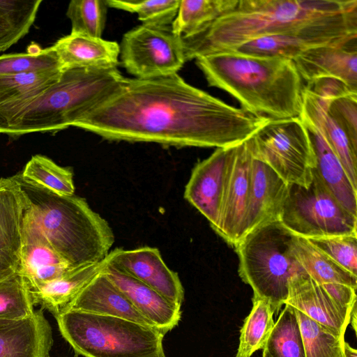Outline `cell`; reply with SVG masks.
Instances as JSON below:
<instances>
[{
    "mask_svg": "<svg viewBox=\"0 0 357 357\" xmlns=\"http://www.w3.org/2000/svg\"><path fill=\"white\" fill-rule=\"evenodd\" d=\"M279 220L293 234L306 239L357 235V216L339 202L315 169L307 187L289 184Z\"/></svg>",
    "mask_w": 357,
    "mask_h": 357,
    "instance_id": "8",
    "label": "cell"
},
{
    "mask_svg": "<svg viewBox=\"0 0 357 357\" xmlns=\"http://www.w3.org/2000/svg\"><path fill=\"white\" fill-rule=\"evenodd\" d=\"M238 0H181L171 27L182 38L198 33L207 25L232 10Z\"/></svg>",
    "mask_w": 357,
    "mask_h": 357,
    "instance_id": "28",
    "label": "cell"
},
{
    "mask_svg": "<svg viewBox=\"0 0 357 357\" xmlns=\"http://www.w3.org/2000/svg\"><path fill=\"white\" fill-rule=\"evenodd\" d=\"M285 304L343 336L353 310L341 307L302 267L289 280Z\"/></svg>",
    "mask_w": 357,
    "mask_h": 357,
    "instance_id": "15",
    "label": "cell"
},
{
    "mask_svg": "<svg viewBox=\"0 0 357 357\" xmlns=\"http://www.w3.org/2000/svg\"><path fill=\"white\" fill-rule=\"evenodd\" d=\"M102 271L135 309L164 335L177 326L181 315L180 305L104 259Z\"/></svg>",
    "mask_w": 357,
    "mask_h": 357,
    "instance_id": "18",
    "label": "cell"
},
{
    "mask_svg": "<svg viewBox=\"0 0 357 357\" xmlns=\"http://www.w3.org/2000/svg\"><path fill=\"white\" fill-rule=\"evenodd\" d=\"M328 111L357 148V93L339 97L328 102Z\"/></svg>",
    "mask_w": 357,
    "mask_h": 357,
    "instance_id": "39",
    "label": "cell"
},
{
    "mask_svg": "<svg viewBox=\"0 0 357 357\" xmlns=\"http://www.w3.org/2000/svg\"><path fill=\"white\" fill-rule=\"evenodd\" d=\"M56 319L63 337L84 357H165V335L153 327L73 310Z\"/></svg>",
    "mask_w": 357,
    "mask_h": 357,
    "instance_id": "6",
    "label": "cell"
},
{
    "mask_svg": "<svg viewBox=\"0 0 357 357\" xmlns=\"http://www.w3.org/2000/svg\"><path fill=\"white\" fill-rule=\"evenodd\" d=\"M195 61L209 86L246 111L269 120L299 118L305 84L292 60L227 51Z\"/></svg>",
    "mask_w": 357,
    "mask_h": 357,
    "instance_id": "3",
    "label": "cell"
},
{
    "mask_svg": "<svg viewBox=\"0 0 357 357\" xmlns=\"http://www.w3.org/2000/svg\"><path fill=\"white\" fill-rule=\"evenodd\" d=\"M236 146L218 148L193 168L185 185L184 197L216 230L227 181Z\"/></svg>",
    "mask_w": 357,
    "mask_h": 357,
    "instance_id": "11",
    "label": "cell"
},
{
    "mask_svg": "<svg viewBox=\"0 0 357 357\" xmlns=\"http://www.w3.org/2000/svg\"><path fill=\"white\" fill-rule=\"evenodd\" d=\"M62 68L117 67L119 45L114 41L70 33L53 45Z\"/></svg>",
    "mask_w": 357,
    "mask_h": 357,
    "instance_id": "23",
    "label": "cell"
},
{
    "mask_svg": "<svg viewBox=\"0 0 357 357\" xmlns=\"http://www.w3.org/2000/svg\"><path fill=\"white\" fill-rule=\"evenodd\" d=\"M357 38V0H238L198 33L182 38L186 61L277 34Z\"/></svg>",
    "mask_w": 357,
    "mask_h": 357,
    "instance_id": "2",
    "label": "cell"
},
{
    "mask_svg": "<svg viewBox=\"0 0 357 357\" xmlns=\"http://www.w3.org/2000/svg\"><path fill=\"white\" fill-rule=\"evenodd\" d=\"M252 160L248 139L236 146L227 181L218 225L215 231L227 243L234 247L243 236L250 190Z\"/></svg>",
    "mask_w": 357,
    "mask_h": 357,
    "instance_id": "13",
    "label": "cell"
},
{
    "mask_svg": "<svg viewBox=\"0 0 357 357\" xmlns=\"http://www.w3.org/2000/svg\"><path fill=\"white\" fill-rule=\"evenodd\" d=\"M342 267L357 276V235L307 239Z\"/></svg>",
    "mask_w": 357,
    "mask_h": 357,
    "instance_id": "38",
    "label": "cell"
},
{
    "mask_svg": "<svg viewBox=\"0 0 357 357\" xmlns=\"http://www.w3.org/2000/svg\"><path fill=\"white\" fill-rule=\"evenodd\" d=\"M71 268L73 267L48 243L26 204L22 223L20 273L25 279L30 291L59 278Z\"/></svg>",
    "mask_w": 357,
    "mask_h": 357,
    "instance_id": "16",
    "label": "cell"
},
{
    "mask_svg": "<svg viewBox=\"0 0 357 357\" xmlns=\"http://www.w3.org/2000/svg\"><path fill=\"white\" fill-rule=\"evenodd\" d=\"M356 39L340 38L314 34H277L265 36L230 50V52L293 60L309 49L324 45H341Z\"/></svg>",
    "mask_w": 357,
    "mask_h": 357,
    "instance_id": "25",
    "label": "cell"
},
{
    "mask_svg": "<svg viewBox=\"0 0 357 357\" xmlns=\"http://www.w3.org/2000/svg\"><path fill=\"white\" fill-rule=\"evenodd\" d=\"M108 7L136 13L143 24L168 26L174 20L181 0H106Z\"/></svg>",
    "mask_w": 357,
    "mask_h": 357,
    "instance_id": "37",
    "label": "cell"
},
{
    "mask_svg": "<svg viewBox=\"0 0 357 357\" xmlns=\"http://www.w3.org/2000/svg\"><path fill=\"white\" fill-rule=\"evenodd\" d=\"M294 236L277 220L247 233L235 246L239 276L253 296L269 301L275 312L284 305L291 276L301 268L291 250Z\"/></svg>",
    "mask_w": 357,
    "mask_h": 357,
    "instance_id": "7",
    "label": "cell"
},
{
    "mask_svg": "<svg viewBox=\"0 0 357 357\" xmlns=\"http://www.w3.org/2000/svg\"><path fill=\"white\" fill-rule=\"evenodd\" d=\"M344 351L346 357H357L356 349L352 348L346 341L344 343Z\"/></svg>",
    "mask_w": 357,
    "mask_h": 357,
    "instance_id": "41",
    "label": "cell"
},
{
    "mask_svg": "<svg viewBox=\"0 0 357 357\" xmlns=\"http://www.w3.org/2000/svg\"><path fill=\"white\" fill-rule=\"evenodd\" d=\"M41 3L42 0H0V52L29 33Z\"/></svg>",
    "mask_w": 357,
    "mask_h": 357,
    "instance_id": "30",
    "label": "cell"
},
{
    "mask_svg": "<svg viewBox=\"0 0 357 357\" xmlns=\"http://www.w3.org/2000/svg\"><path fill=\"white\" fill-rule=\"evenodd\" d=\"M25 199L13 177L0 178V282L21 267Z\"/></svg>",
    "mask_w": 357,
    "mask_h": 357,
    "instance_id": "14",
    "label": "cell"
},
{
    "mask_svg": "<svg viewBox=\"0 0 357 357\" xmlns=\"http://www.w3.org/2000/svg\"><path fill=\"white\" fill-rule=\"evenodd\" d=\"M305 126L312 141L317 160L315 170L318 176L339 202L357 216V189L321 132L312 126Z\"/></svg>",
    "mask_w": 357,
    "mask_h": 357,
    "instance_id": "26",
    "label": "cell"
},
{
    "mask_svg": "<svg viewBox=\"0 0 357 357\" xmlns=\"http://www.w3.org/2000/svg\"><path fill=\"white\" fill-rule=\"evenodd\" d=\"M349 324H351L355 333L356 332V306L353 309Z\"/></svg>",
    "mask_w": 357,
    "mask_h": 357,
    "instance_id": "42",
    "label": "cell"
},
{
    "mask_svg": "<svg viewBox=\"0 0 357 357\" xmlns=\"http://www.w3.org/2000/svg\"><path fill=\"white\" fill-rule=\"evenodd\" d=\"M102 270L82 290L70 310L123 318L155 328Z\"/></svg>",
    "mask_w": 357,
    "mask_h": 357,
    "instance_id": "22",
    "label": "cell"
},
{
    "mask_svg": "<svg viewBox=\"0 0 357 357\" xmlns=\"http://www.w3.org/2000/svg\"><path fill=\"white\" fill-rule=\"evenodd\" d=\"M356 41L341 45L315 47L292 61L306 82L322 77H333L357 91Z\"/></svg>",
    "mask_w": 357,
    "mask_h": 357,
    "instance_id": "20",
    "label": "cell"
},
{
    "mask_svg": "<svg viewBox=\"0 0 357 357\" xmlns=\"http://www.w3.org/2000/svg\"><path fill=\"white\" fill-rule=\"evenodd\" d=\"M268 121L229 105L174 74L150 79L123 77L75 127L108 140L218 149L238 146Z\"/></svg>",
    "mask_w": 357,
    "mask_h": 357,
    "instance_id": "1",
    "label": "cell"
},
{
    "mask_svg": "<svg viewBox=\"0 0 357 357\" xmlns=\"http://www.w3.org/2000/svg\"><path fill=\"white\" fill-rule=\"evenodd\" d=\"M123 77L117 67L63 69L56 82L11 114L1 133L17 137L75 126L114 91Z\"/></svg>",
    "mask_w": 357,
    "mask_h": 357,
    "instance_id": "5",
    "label": "cell"
},
{
    "mask_svg": "<svg viewBox=\"0 0 357 357\" xmlns=\"http://www.w3.org/2000/svg\"><path fill=\"white\" fill-rule=\"evenodd\" d=\"M26 53L7 54L0 56V75L19 74L63 70L53 46L45 49L31 45Z\"/></svg>",
    "mask_w": 357,
    "mask_h": 357,
    "instance_id": "35",
    "label": "cell"
},
{
    "mask_svg": "<svg viewBox=\"0 0 357 357\" xmlns=\"http://www.w3.org/2000/svg\"><path fill=\"white\" fill-rule=\"evenodd\" d=\"M305 357H346L344 336L295 309Z\"/></svg>",
    "mask_w": 357,
    "mask_h": 357,
    "instance_id": "32",
    "label": "cell"
},
{
    "mask_svg": "<svg viewBox=\"0 0 357 357\" xmlns=\"http://www.w3.org/2000/svg\"><path fill=\"white\" fill-rule=\"evenodd\" d=\"M52 344L43 308L24 319H0V357H50Z\"/></svg>",
    "mask_w": 357,
    "mask_h": 357,
    "instance_id": "19",
    "label": "cell"
},
{
    "mask_svg": "<svg viewBox=\"0 0 357 357\" xmlns=\"http://www.w3.org/2000/svg\"><path fill=\"white\" fill-rule=\"evenodd\" d=\"M263 357V356H262Z\"/></svg>",
    "mask_w": 357,
    "mask_h": 357,
    "instance_id": "43",
    "label": "cell"
},
{
    "mask_svg": "<svg viewBox=\"0 0 357 357\" xmlns=\"http://www.w3.org/2000/svg\"><path fill=\"white\" fill-rule=\"evenodd\" d=\"M20 174L25 180L58 195H74L75 185L72 171L68 168L59 166L46 156H32Z\"/></svg>",
    "mask_w": 357,
    "mask_h": 357,
    "instance_id": "33",
    "label": "cell"
},
{
    "mask_svg": "<svg viewBox=\"0 0 357 357\" xmlns=\"http://www.w3.org/2000/svg\"><path fill=\"white\" fill-rule=\"evenodd\" d=\"M249 142L252 157L268 165L288 184H310L316 155L309 131L300 118L269 120Z\"/></svg>",
    "mask_w": 357,
    "mask_h": 357,
    "instance_id": "9",
    "label": "cell"
},
{
    "mask_svg": "<svg viewBox=\"0 0 357 357\" xmlns=\"http://www.w3.org/2000/svg\"><path fill=\"white\" fill-rule=\"evenodd\" d=\"M18 183L32 218L52 248L73 268L102 261L114 235L108 222L86 201L58 195L22 178Z\"/></svg>",
    "mask_w": 357,
    "mask_h": 357,
    "instance_id": "4",
    "label": "cell"
},
{
    "mask_svg": "<svg viewBox=\"0 0 357 357\" xmlns=\"http://www.w3.org/2000/svg\"><path fill=\"white\" fill-rule=\"evenodd\" d=\"M328 102L303 91L300 119L317 128L341 162L349 180L357 189V148L354 146L339 123L328 111Z\"/></svg>",
    "mask_w": 357,
    "mask_h": 357,
    "instance_id": "21",
    "label": "cell"
},
{
    "mask_svg": "<svg viewBox=\"0 0 357 357\" xmlns=\"http://www.w3.org/2000/svg\"><path fill=\"white\" fill-rule=\"evenodd\" d=\"M104 261L181 306L184 298L181 282L178 274L167 266L157 248H116L109 252Z\"/></svg>",
    "mask_w": 357,
    "mask_h": 357,
    "instance_id": "12",
    "label": "cell"
},
{
    "mask_svg": "<svg viewBox=\"0 0 357 357\" xmlns=\"http://www.w3.org/2000/svg\"><path fill=\"white\" fill-rule=\"evenodd\" d=\"M108 6L106 0H73L66 15L71 22V32L102 38Z\"/></svg>",
    "mask_w": 357,
    "mask_h": 357,
    "instance_id": "36",
    "label": "cell"
},
{
    "mask_svg": "<svg viewBox=\"0 0 357 357\" xmlns=\"http://www.w3.org/2000/svg\"><path fill=\"white\" fill-rule=\"evenodd\" d=\"M263 357H305L295 309L284 305L263 349Z\"/></svg>",
    "mask_w": 357,
    "mask_h": 357,
    "instance_id": "31",
    "label": "cell"
},
{
    "mask_svg": "<svg viewBox=\"0 0 357 357\" xmlns=\"http://www.w3.org/2000/svg\"><path fill=\"white\" fill-rule=\"evenodd\" d=\"M304 87L323 100L330 102L339 97L357 93V91L349 86L339 79L322 77L307 82Z\"/></svg>",
    "mask_w": 357,
    "mask_h": 357,
    "instance_id": "40",
    "label": "cell"
},
{
    "mask_svg": "<svg viewBox=\"0 0 357 357\" xmlns=\"http://www.w3.org/2000/svg\"><path fill=\"white\" fill-rule=\"evenodd\" d=\"M119 48L122 65L136 78L177 74L186 62L181 37L171 26H137L123 35Z\"/></svg>",
    "mask_w": 357,
    "mask_h": 357,
    "instance_id": "10",
    "label": "cell"
},
{
    "mask_svg": "<svg viewBox=\"0 0 357 357\" xmlns=\"http://www.w3.org/2000/svg\"><path fill=\"white\" fill-rule=\"evenodd\" d=\"M275 311L267 300L252 297V307L243 321L235 357H251L264 348L275 325Z\"/></svg>",
    "mask_w": 357,
    "mask_h": 357,
    "instance_id": "29",
    "label": "cell"
},
{
    "mask_svg": "<svg viewBox=\"0 0 357 357\" xmlns=\"http://www.w3.org/2000/svg\"><path fill=\"white\" fill-rule=\"evenodd\" d=\"M288 188L289 184L271 167L252 157L243 236L264 223L279 220Z\"/></svg>",
    "mask_w": 357,
    "mask_h": 357,
    "instance_id": "17",
    "label": "cell"
},
{
    "mask_svg": "<svg viewBox=\"0 0 357 357\" xmlns=\"http://www.w3.org/2000/svg\"><path fill=\"white\" fill-rule=\"evenodd\" d=\"M102 266L103 260L73 268L59 278L30 291L34 305H40L58 317L70 310L77 296Z\"/></svg>",
    "mask_w": 357,
    "mask_h": 357,
    "instance_id": "24",
    "label": "cell"
},
{
    "mask_svg": "<svg viewBox=\"0 0 357 357\" xmlns=\"http://www.w3.org/2000/svg\"><path fill=\"white\" fill-rule=\"evenodd\" d=\"M294 256L303 269L320 285L340 284L357 288V276L342 267L307 239L294 236Z\"/></svg>",
    "mask_w": 357,
    "mask_h": 357,
    "instance_id": "27",
    "label": "cell"
},
{
    "mask_svg": "<svg viewBox=\"0 0 357 357\" xmlns=\"http://www.w3.org/2000/svg\"><path fill=\"white\" fill-rule=\"evenodd\" d=\"M34 305L28 284L20 272L0 282V319L26 318L34 312Z\"/></svg>",
    "mask_w": 357,
    "mask_h": 357,
    "instance_id": "34",
    "label": "cell"
}]
</instances>
